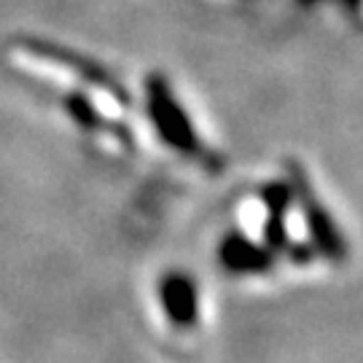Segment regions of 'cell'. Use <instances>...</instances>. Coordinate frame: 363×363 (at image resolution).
<instances>
[{
    "label": "cell",
    "instance_id": "3",
    "mask_svg": "<svg viewBox=\"0 0 363 363\" xmlns=\"http://www.w3.org/2000/svg\"><path fill=\"white\" fill-rule=\"evenodd\" d=\"M22 52H27L30 57H38V60H43L46 65H54L57 70L67 73V76L78 78L84 86L103 91V94H108V97L116 100V103L130 105V94H127V89L118 84L116 78L108 76L100 65H94V62H89V60H84V57H78V54L67 52V49H62V46L40 43V40H27Z\"/></svg>",
    "mask_w": 363,
    "mask_h": 363
},
{
    "label": "cell",
    "instance_id": "7",
    "mask_svg": "<svg viewBox=\"0 0 363 363\" xmlns=\"http://www.w3.org/2000/svg\"><path fill=\"white\" fill-rule=\"evenodd\" d=\"M67 113H70V118L76 121L78 127H84V130H103L105 121L103 116L94 111V105L84 97V94H70L67 97Z\"/></svg>",
    "mask_w": 363,
    "mask_h": 363
},
{
    "label": "cell",
    "instance_id": "4",
    "mask_svg": "<svg viewBox=\"0 0 363 363\" xmlns=\"http://www.w3.org/2000/svg\"><path fill=\"white\" fill-rule=\"evenodd\" d=\"M159 301L169 323H175L178 328H191L199 318V296H196L194 280L189 274H164L159 280Z\"/></svg>",
    "mask_w": 363,
    "mask_h": 363
},
{
    "label": "cell",
    "instance_id": "2",
    "mask_svg": "<svg viewBox=\"0 0 363 363\" xmlns=\"http://www.w3.org/2000/svg\"><path fill=\"white\" fill-rule=\"evenodd\" d=\"M288 186H291V194L294 199H298V208L307 223V232L312 237V247L325 256L328 261H342L347 256V242L339 232V226L334 223L331 213L323 208L320 196L315 194V189L307 181V172L301 169V164L296 162H288Z\"/></svg>",
    "mask_w": 363,
    "mask_h": 363
},
{
    "label": "cell",
    "instance_id": "1",
    "mask_svg": "<svg viewBox=\"0 0 363 363\" xmlns=\"http://www.w3.org/2000/svg\"><path fill=\"white\" fill-rule=\"evenodd\" d=\"M145 100H148V116H151V124L156 127L159 138L181 156H189L205 167H218L220 159L208 145L199 140L191 118L183 113L181 103L175 100L172 94V86L167 84V78L162 76H148L145 81Z\"/></svg>",
    "mask_w": 363,
    "mask_h": 363
},
{
    "label": "cell",
    "instance_id": "5",
    "mask_svg": "<svg viewBox=\"0 0 363 363\" xmlns=\"http://www.w3.org/2000/svg\"><path fill=\"white\" fill-rule=\"evenodd\" d=\"M291 186L288 183H272L264 189V205H267V247L269 250H283L288 245L286 216L291 208Z\"/></svg>",
    "mask_w": 363,
    "mask_h": 363
},
{
    "label": "cell",
    "instance_id": "6",
    "mask_svg": "<svg viewBox=\"0 0 363 363\" xmlns=\"http://www.w3.org/2000/svg\"><path fill=\"white\" fill-rule=\"evenodd\" d=\"M220 261L232 272H264L269 267V253L240 234H232L220 245Z\"/></svg>",
    "mask_w": 363,
    "mask_h": 363
}]
</instances>
